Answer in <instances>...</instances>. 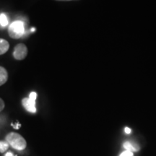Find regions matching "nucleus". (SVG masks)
Segmentation results:
<instances>
[{
	"label": "nucleus",
	"mask_w": 156,
	"mask_h": 156,
	"mask_svg": "<svg viewBox=\"0 0 156 156\" xmlns=\"http://www.w3.org/2000/svg\"><path fill=\"white\" fill-rule=\"evenodd\" d=\"M6 141L9 143L14 149L17 151H23L25 149L27 146V142L23 136L16 132H10L6 136Z\"/></svg>",
	"instance_id": "f257e3e1"
},
{
	"label": "nucleus",
	"mask_w": 156,
	"mask_h": 156,
	"mask_svg": "<svg viewBox=\"0 0 156 156\" xmlns=\"http://www.w3.org/2000/svg\"><path fill=\"white\" fill-rule=\"evenodd\" d=\"M9 36L12 38L18 39L21 38L25 34V25L24 23L20 20L14 21L9 25Z\"/></svg>",
	"instance_id": "f03ea898"
},
{
	"label": "nucleus",
	"mask_w": 156,
	"mask_h": 156,
	"mask_svg": "<svg viewBox=\"0 0 156 156\" xmlns=\"http://www.w3.org/2000/svg\"><path fill=\"white\" fill-rule=\"evenodd\" d=\"M37 98V93L36 92L30 93L29 98H25L23 99L22 104L24 106L25 110L28 112L35 114L36 112V100Z\"/></svg>",
	"instance_id": "7ed1b4c3"
},
{
	"label": "nucleus",
	"mask_w": 156,
	"mask_h": 156,
	"mask_svg": "<svg viewBox=\"0 0 156 156\" xmlns=\"http://www.w3.org/2000/svg\"><path fill=\"white\" fill-rule=\"evenodd\" d=\"M28 54V48L23 44H19L15 46L13 51V56L17 60H23Z\"/></svg>",
	"instance_id": "20e7f679"
},
{
	"label": "nucleus",
	"mask_w": 156,
	"mask_h": 156,
	"mask_svg": "<svg viewBox=\"0 0 156 156\" xmlns=\"http://www.w3.org/2000/svg\"><path fill=\"white\" fill-rule=\"evenodd\" d=\"M8 80V73L5 67L0 66V86L6 83Z\"/></svg>",
	"instance_id": "39448f33"
},
{
	"label": "nucleus",
	"mask_w": 156,
	"mask_h": 156,
	"mask_svg": "<svg viewBox=\"0 0 156 156\" xmlns=\"http://www.w3.org/2000/svg\"><path fill=\"white\" fill-rule=\"evenodd\" d=\"M9 44L7 41L0 38V55L5 54L9 50Z\"/></svg>",
	"instance_id": "423d86ee"
},
{
	"label": "nucleus",
	"mask_w": 156,
	"mask_h": 156,
	"mask_svg": "<svg viewBox=\"0 0 156 156\" xmlns=\"http://www.w3.org/2000/svg\"><path fill=\"white\" fill-rule=\"evenodd\" d=\"M124 147L125 148L126 151L133 152H136L140 150V147L136 144L132 143L130 142H126L124 143Z\"/></svg>",
	"instance_id": "0eeeda50"
},
{
	"label": "nucleus",
	"mask_w": 156,
	"mask_h": 156,
	"mask_svg": "<svg viewBox=\"0 0 156 156\" xmlns=\"http://www.w3.org/2000/svg\"><path fill=\"white\" fill-rule=\"evenodd\" d=\"M9 24V20H8V17H7V15L4 13H2L0 14V25L3 28L7 26Z\"/></svg>",
	"instance_id": "6e6552de"
},
{
	"label": "nucleus",
	"mask_w": 156,
	"mask_h": 156,
	"mask_svg": "<svg viewBox=\"0 0 156 156\" xmlns=\"http://www.w3.org/2000/svg\"><path fill=\"white\" fill-rule=\"evenodd\" d=\"M9 143L7 141H0V153H3L9 148Z\"/></svg>",
	"instance_id": "1a4fd4ad"
},
{
	"label": "nucleus",
	"mask_w": 156,
	"mask_h": 156,
	"mask_svg": "<svg viewBox=\"0 0 156 156\" xmlns=\"http://www.w3.org/2000/svg\"><path fill=\"white\" fill-rule=\"evenodd\" d=\"M119 156H134L133 153L131 151H126L121 154Z\"/></svg>",
	"instance_id": "9d476101"
},
{
	"label": "nucleus",
	"mask_w": 156,
	"mask_h": 156,
	"mask_svg": "<svg viewBox=\"0 0 156 156\" xmlns=\"http://www.w3.org/2000/svg\"><path fill=\"white\" fill-rule=\"evenodd\" d=\"M5 102H4V101L0 98V112H1L2 111H3V109L5 108Z\"/></svg>",
	"instance_id": "9b49d317"
},
{
	"label": "nucleus",
	"mask_w": 156,
	"mask_h": 156,
	"mask_svg": "<svg viewBox=\"0 0 156 156\" xmlns=\"http://www.w3.org/2000/svg\"><path fill=\"white\" fill-rule=\"evenodd\" d=\"M124 131H125L126 134H130L131 133V129H129V127H126Z\"/></svg>",
	"instance_id": "f8f14e48"
},
{
	"label": "nucleus",
	"mask_w": 156,
	"mask_h": 156,
	"mask_svg": "<svg viewBox=\"0 0 156 156\" xmlns=\"http://www.w3.org/2000/svg\"><path fill=\"white\" fill-rule=\"evenodd\" d=\"M5 156H16V155H15L14 154H13L12 153H11V152H8V153H7L5 154Z\"/></svg>",
	"instance_id": "ddd939ff"
},
{
	"label": "nucleus",
	"mask_w": 156,
	"mask_h": 156,
	"mask_svg": "<svg viewBox=\"0 0 156 156\" xmlns=\"http://www.w3.org/2000/svg\"><path fill=\"white\" fill-rule=\"evenodd\" d=\"M56 1H62V2H64V1H71V0H56Z\"/></svg>",
	"instance_id": "4468645a"
}]
</instances>
